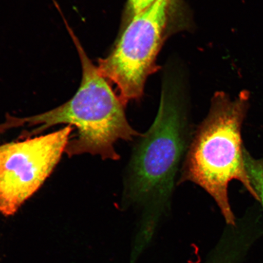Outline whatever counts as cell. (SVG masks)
<instances>
[{
    "label": "cell",
    "instance_id": "obj_1",
    "mask_svg": "<svg viewBox=\"0 0 263 263\" xmlns=\"http://www.w3.org/2000/svg\"><path fill=\"white\" fill-rule=\"evenodd\" d=\"M64 21L81 62L80 88L67 103L47 112L25 118L7 115L5 122L0 124V133L12 128L37 126L19 137L28 139L54 125L67 123L78 129L77 137L69 141L66 147L69 157L88 153L104 160H118L120 157L114 147L117 141H133L140 134L128 122L126 105L92 63L65 18Z\"/></svg>",
    "mask_w": 263,
    "mask_h": 263
},
{
    "label": "cell",
    "instance_id": "obj_7",
    "mask_svg": "<svg viewBox=\"0 0 263 263\" xmlns=\"http://www.w3.org/2000/svg\"><path fill=\"white\" fill-rule=\"evenodd\" d=\"M157 0H128L127 14L131 19L150 7Z\"/></svg>",
    "mask_w": 263,
    "mask_h": 263
},
{
    "label": "cell",
    "instance_id": "obj_4",
    "mask_svg": "<svg viewBox=\"0 0 263 263\" xmlns=\"http://www.w3.org/2000/svg\"><path fill=\"white\" fill-rule=\"evenodd\" d=\"M172 2L157 0L132 18L114 50L99 61V71L117 85L126 106L142 96L147 78L157 70Z\"/></svg>",
    "mask_w": 263,
    "mask_h": 263
},
{
    "label": "cell",
    "instance_id": "obj_5",
    "mask_svg": "<svg viewBox=\"0 0 263 263\" xmlns=\"http://www.w3.org/2000/svg\"><path fill=\"white\" fill-rule=\"evenodd\" d=\"M70 125L45 136L0 146V213L14 215L53 172L65 152Z\"/></svg>",
    "mask_w": 263,
    "mask_h": 263
},
{
    "label": "cell",
    "instance_id": "obj_3",
    "mask_svg": "<svg viewBox=\"0 0 263 263\" xmlns=\"http://www.w3.org/2000/svg\"><path fill=\"white\" fill-rule=\"evenodd\" d=\"M189 122L176 98L163 93L155 121L141 135L125 180L123 200L156 221L168 205L174 180L188 148Z\"/></svg>",
    "mask_w": 263,
    "mask_h": 263
},
{
    "label": "cell",
    "instance_id": "obj_6",
    "mask_svg": "<svg viewBox=\"0 0 263 263\" xmlns=\"http://www.w3.org/2000/svg\"><path fill=\"white\" fill-rule=\"evenodd\" d=\"M244 158L250 180L263 206V157L256 159L245 149Z\"/></svg>",
    "mask_w": 263,
    "mask_h": 263
},
{
    "label": "cell",
    "instance_id": "obj_2",
    "mask_svg": "<svg viewBox=\"0 0 263 263\" xmlns=\"http://www.w3.org/2000/svg\"><path fill=\"white\" fill-rule=\"evenodd\" d=\"M249 93L242 91L235 100L217 92L208 115L196 131L187 150L180 182L202 187L215 200L229 224L235 218L230 207L228 186L239 181L259 202L246 168L241 129L248 112Z\"/></svg>",
    "mask_w": 263,
    "mask_h": 263
}]
</instances>
